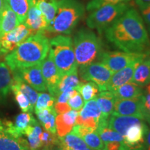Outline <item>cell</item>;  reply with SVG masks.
<instances>
[{"label": "cell", "mask_w": 150, "mask_h": 150, "mask_svg": "<svg viewBox=\"0 0 150 150\" xmlns=\"http://www.w3.org/2000/svg\"><path fill=\"white\" fill-rule=\"evenodd\" d=\"M106 39L123 52L150 54V40L142 17L129 8L105 30Z\"/></svg>", "instance_id": "1"}, {"label": "cell", "mask_w": 150, "mask_h": 150, "mask_svg": "<svg viewBox=\"0 0 150 150\" xmlns=\"http://www.w3.org/2000/svg\"><path fill=\"white\" fill-rule=\"evenodd\" d=\"M49 50L50 40L45 32L36 33L30 35L13 51L6 54L5 61L13 72L40 63L47 56Z\"/></svg>", "instance_id": "2"}, {"label": "cell", "mask_w": 150, "mask_h": 150, "mask_svg": "<svg viewBox=\"0 0 150 150\" xmlns=\"http://www.w3.org/2000/svg\"><path fill=\"white\" fill-rule=\"evenodd\" d=\"M85 8L79 0H59L57 12L46 31L70 35L83 17Z\"/></svg>", "instance_id": "3"}, {"label": "cell", "mask_w": 150, "mask_h": 150, "mask_svg": "<svg viewBox=\"0 0 150 150\" xmlns=\"http://www.w3.org/2000/svg\"><path fill=\"white\" fill-rule=\"evenodd\" d=\"M74 51L78 66H84L99 60L102 54L101 39L91 30L81 29L74 37Z\"/></svg>", "instance_id": "4"}, {"label": "cell", "mask_w": 150, "mask_h": 150, "mask_svg": "<svg viewBox=\"0 0 150 150\" xmlns=\"http://www.w3.org/2000/svg\"><path fill=\"white\" fill-rule=\"evenodd\" d=\"M49 53L61 76L78 70L71 37L59 35L50 39Z\"/></svg>", "instance_id": "5"}, {"label": "cell", "mask_w": 150, "mask_h": 150, "mask_svg": "<svg viewBox=\"0 0 150 150\" xmlns=\"http://www.w3.org/2000/svg\"><path fill=\"white\" fill-rule=\"evenodd\" d=\"M129 8L127 3L104 6L92 11L86 19V24L102 33Z\"/></svg>", "instance_id": "6"}, {"label": "cell", "mask_w": 150, "mask_h": 150, "mask_svg": "<svg viewBox=\"0 0 150 150\" xmlns=\"http://www.w3.org/2000/svg\"><path fill=\"white\" fill-rule=\"evenodd\" d=\"M149 54L126 52H103L99 60L112 73H115L134 62L140 61Z\"/></svg>", "instance_id": "7"}, {"label": "cell", "mask_w": 150, "mask_h": 150, "mask_svg": "<svg viewBox=\"0 0 150 150\" xmlns=\"http://www.w3.org/2000/svg\"><path fill=\"white\" fill-rule=\"evenodd\" d=\"M113 74L101 62L79 67V75L83 81H92L98 87L99 92L106 91V85Z\"/></svg>", "instance_id": "8"}, {"label": "cell", "mask_w": 150, "mask_h": 150, "mask_svg": "<svg viewBox=\"0 0 150 150\" xmlns=\"http://www.w3.org/2000/svg\"><path fill=\"white\" fill-rule=\"evenodd\" d=\"M35 34L24 23L20 24L12 31L0 35V55H6L13 51L20 43L30 35Z\"/></svg>", "instance_id": "9"}, {"label": "cell", "mask_w": 150, "mask_h": 150, "mask_svg": "<svg viewBox=\"0 0 150 150\" xmlns=\"http://www.w3.org/2000/svg\"><path fill=\"white\" fill-rule=\"evenodd\" d=\"M41 71L50 94L54 98L57 97V88L61 79L51 55L48 53L45 59L41 62Z\"/></svg>", "instance_id": "10"}, {"label": "cell", "mask_w": 150, "mask_h": 150, "mask_svg": "<svg viewBox=\"0 0 150 150\" xmlns=\"http://www.w3.org/2000/svg\"><path fill=\"white\" fill-rule=\"evenodd\" d=\"M40 63L31 67L19 69L12 72L16 73L25 83L36 91L44 92L47 90V88L42 76Z\"/></svg>", "instance_id": "11"}, {"label": "cell", "mask_w": 150, "mask_h": 150, "mask_svg": "<svg viewBox=\"0 0 150 150\" xmlns=\"http://www.w3.org/2000/svg\"><path fill=\"white\" fill-rule=\"evenodd\" d=\"M142 95L132 99L116 98L112 114L135 116L144 120L142 113Z\"/></svg>", "instance_id": "12"}, {"label": "cell", "mask_w": 150, "mask_h": 150, "mask_svg": "<svg viewBox=\"0 0 150 150\" xmlns=\"http://www.w3.org/2000/svg\"><path fill=\"white\" fill-rule=\"evenodd\" d=\"M27 140L10 134L2 120H0V150H29Z\"/></svg>", "instance_id": "13"}, {"label": "cell", "mask_w": 150, "mask_h": 150, "mask_svg": "<svg viewBox=\"0 0 150 150\" xmlns=\"http://www.w3.org/2000/svg\"><path fill=\"white\" fill-rule=\"evenodd\" d=\"M24 24L33 31V33H42L46 31L48 22L39 10L36 4V0H33Z\"/></svg>", "instance_id": "14"}, {"label": "cell", "mask_w": 150, "mask_h": 150, "mask_svg": "<svg viewBox=\"0 0 150 150\" xmlns=\"http://www.w3.org/2000/svg\"><path fill=\"white\" fill-rule=\"evenodd\" d=\"M145 122L143 119L135 116L119 115L111 114L108 118V127L117 131L123 137L131 126Z\"/></svg>", "instance_id": "15"}, {"label": "cell", "mask_w": 150, "mask_h": 150, "mask_svg": "<svg viewBox=\"0 0 150 150\" xmlns=\"http://www.w3.org/2000/svg\"><path fill=\"white\" fill-rule=\"evenodd\" d=\"M139 62H134L125 68L113 73L106 85V91L112 92L115 91L120 86L131 81L135 68Z\"/></svg>", "instance_id": "16"}, {"label": "cell", "mask_w": 150, "mask_h": 150, "mask_svg": "<svg viewBox=\"0 0 150 150\" xmlns=\"http://www.w3.org/2000/svg\"><path fill=\"white\" fill-rule=\"evenodd\" d=\"M78 115V110L73 109L65 113L57 114L56 117V135L59 138H63L72 131Z\"/></svg>", "instance_id": "17"}, {"label": "cell", "mask_w": 150, "mask_h": 150, "mask_svg": "<svg viewBox=\"0 0 150 150\" xmlns=\"http://www.w3.org/2000/svg\"><path fill=\"white\" fill-rule=\"evenodd\" d=\"M20 24L17 15L4 0L3 8L0 13V35L12 31Z\"/></svg>", "instance_id": "18"}, {"label": "cell", "mask_w": 150, "mask_h": 150, "mask_svg": "<svg viewBox=\"0 0 150 150\" xmlns=\"http://www.w3.org/2000/svg\"><path fill=\"white\" fill-rule=\"evenodd\" d=\"M131 81L144 88L150 83V55L145 56L135 68Z\"/></svg>", "instance_id": "19"}, {"label": "cell", "mask_w": 150, "mask_h": 150, "mask_svg": "<svg viewBox=\"0 0 150 150\" xmlns=\"http://www.w3.org/2000/svg\"><path fill=\"white\" fill-rule=\"evenodd\" d=\"M95 99L98 103L102 112L101 117L108 119L113 111L114 103L116 99L115 95L110 91H102L100 93L97 94Z\"/></svg>", "instance_id": "20"}, {"label": "cell", "mask_w": 150, "mask_h": 150, "mask_svg": "<svg viewBox=\"0 0 150 150\" xmlns=\"http://www.w3.org/2000/svg\"><path fill=\"white\" fill-rule=\"evenodd\" d=\"M6 62H0V102L8 96L11 90L13 74Z\"/></svg>", "instance_id": "21"}, {"label": "cell", "mask_w": 150, "mask_h": 150, "mask_svg": "<svg viewBox=\"0 0 150 150\" xmlns=\"http://www.w3.org/2000/svg\"><path fill=\"white\" fill-rule=\"evenodd\" d=\"M112 93L117 99H132L141 96L143 88L134 82L130 81L120 86Z\"/></svg>", "instance_id": "22"}, {"label": "cell", "mask_w": 150, "mask_h": 150, "mask_svg": "<svg viewBox=\"0 0 150 150\" xmlns=\"http://www.w3.org/2000/svg\"><path fill=\"white\" fill-rule=\"evenodd\" d=\"M45 130L56 134V117L57 115L54 107L35 112Z\"/></svg>", "instance_id": "23"}, {"label": "cell", "mask_w": 150, "mask_h": 150, "mask_svg": "<svg viewBox=\"0 0 150 150\" xmlns=\"http://www.w3.org/2000/svg\"><path fill=\"white\" fill-rule=\"evenodd\" d=\"M59 146L63 150H83L88 147L84 140L72 131L63 138H59Z\"/></svg>", "instance_id": "24"}, {"label": "cell", "mask_w": 150, "mask_h": 150, "mask_svg": "<svg viewBox=\"0 0 150 150\" xmlns=\"http://www.w3.org/2000/svg\"><path fill=\"white\" fill-rule=\"evenodd\" d=\"M42 131V129L38 122H37L35 125L28 127L26 129L24 136H27L28 138L27 141L29 143V149L39 150L40 148H42L40 138Z\"/></svg>", "instance_id": "25"}, {"label": "cell", "mask_w": 150, "mask_h": 150, "mask_svg": "<svg viewBox=\"0 0 150 150\" xmlns=\"http://www.w3.org/2000/svg\"><path fill=\"white\" fill-rule=\"evenodd\" d=\"M32 1L33 0H5L8 6L17 15L20 24L24 23L27 18Z\"/></svg>", "instance_id": "26"}, {"label": "cell", "mask_w": 150, "mask_h": 150, "mask_svg": "<svg viewBox=\"0 0 150 150\" xmlns=\"http://www.w3.org/2000/svg\"><path fill=\"white\" fill-rule=\"evenodd\" d=\"M81 83L78 76V70L62 76L57 88V96L62 92L76 90Z\"/></svg>", "instance_id": "27"}, {"label": "cell", "mask_w": 150, "mask_h": 150, "mask_svg": "<svg viewBox=\"0 0 150 150\" xmlns=\"http://www.w3.org/2000/svg\"><path fill=\"white\" fill-rule=\"evenodd\" d=\"M37 122L31 112H23L16 116L13 127L19 136L22 137L28 127L35 125Z\"/></svg>", "instance_id": "28"}, {"label": "cell", "mask_w": 150, "mask_h": 150, "mask_svg": "<svg viewBox=\"0 0 150 150\" xmlns=\"http://www.w3.org/2000/svg\"><path fill=\"white\" fill-rule=\"evenodd\" d=\"M59 0H36V4L43 16L45 18L48 24L51 22L57 12Z\"/></svg>", "instance_id": "29"}, {"label": "cell", "mask_w": 150, "mask_h": 150, "mask_svg": "<svg viewBox=\"0 0 150 150\" xmlns=\"http://www.w3.org/2000/svg\"><path fill=\"white\" fill-rule=\"evenodd\" d=\"M79 116L82 119H97L99 120L102 112L98 103L95 98L86 102L85 105L79 112Z\"/></svg>", "instance_id": "30"}, {"label": "cell", "mask_w": 150, "mask_h": 150, "mask_svg": "<svg viewBox=\"0 0 150 150\" xmlns=\"http://www.w3.org/2000/svg\"><path fill=\"white\" fill-rule=\"evenodd\" d=\"M76 90L81 95L84 102L95 98L99 92L98 87L95 83L92 81L86 82L83 81H81Z\"/></svg>", "instance_id": "31"}, {"label": "cell", "mask_w": 150, "mask_h": 150, "mask_svg": "<svg viewBox=\"0 0 150 150\" xmlns=\"http://www.w3.org/2000/svg\"><path fill=\"white\" fill-rule=\"evenodd\" d=\"M96 132L104 142L112 141H124V137L117 131L108 128V127H97Z\"/></svg>", "instance_id": "32"}, {"label": "cell", "mask_w": 150, "mask_h": 150, "mask_svg": "<svg viewBox=\"0 0 150 150\" xmlns=\"http://www.w3.org/2000/svg\"><path fill=\"white\" fill-rule=\"evenodd\" d=\"M81 138L91 149L93 150H105L104 142L95 131L87 134Z\"/></svg>", "instance_id": "33"}, {"label": "cell", "mask_w": 150, "mask_h": 150, "mask_svg": "<svg viewBox=\"0 0 150 150\" xmlns=\"http://www.w3.org/2000/svg\"><path fill=\"white\" fill-rule=\"evenodd\" d=\"M56 99L50 94L46 93H39L34 106L35 112L45 109V108H53Z\"/></svg>", "instance_id": "34"}, {"label": "cell", "mask_w": 150, "mask_h": 150, "mask_svg": "<svg viewBox=\"0 0 150 150\" xmlns=\"http://www.w3.org/2000/svg\"><path fill=\"white\" fill-rule=\"evenodd\" d=\"M142 113L145 121L150 127V83L143 89L142 95Z\"/></svg>", "instance_id": "35"}, {"label": "cell", "mask_w": 150, "mask_h": 150, "mask_svg": "<svg viewBox=\"0 0 150 150\" xmlns=\"http://www.w3.org/2000/svg\"><path fill=\"white\" fill-rule=\"evenodd\" d=\"M40 138L42 148H48L50 149L54 146L59 145V138L57 135L50 131H42Z\"/></svg>", "instance_id": "36"}, {"label": "cell", "mask_w": 150, "mask_h": 150, "mask_svg": "<svg viewBox=\"0 0 150 150\" xmlns=\"http://www.w3.org/2000/svg\"><path fill=\"white\" fill-rule=\"evenodd\" d=\"M11 91L13 93L16 102L22 112H31L33 111V109L31 108L29 99H27V97L21 91H19L18 89L16 88H11Z\"/></svg>", "instance_id": "37"}, {"label": "cell", "mask_w": 150, "mask_h": 150, "mask_svg": "<svg viewBox=\"0 0 150 150\" xmlns=\"http://www.w3.org/2000/svg\"><path fill=\"white\" fill-rule=\"evenodd\" d=\"M131 0H91L86 6V9L88 11H93L106 5L128 3Z\"/></svg>", "instance_id": "38"}, {"label": "cell", "mask_w": 150, "mask_h": 150, "mask_svg": "<svg viewBox=\"0 0 150 150\" xmlns=\"http://www.w3.org/2000/svg\"><path fill=\"white\" fill-rule=\"evenodd\" d=\"M67 104L70 106V108L73 110H80L84 105V101L82 98L81 95L80 93L76 91L74 95H73L72 97L67 101Z\"/></svg>", "instance_id": "39"}, {"label": "cell", "mask_w": 150, "mask_h": 150, "mask_svg": "<svg viewBox=\"0 0 150 150\" xmlns=\"http://www.w3.org/2000/svg\"><path fill=\"white\" fill-rule=\"evenodd\" d=\"M105 150H129L125 141H112L104 142Z\"/></svg>", "instance_id": "40"}, {"label": "cell", "mask_w": 150, "mask_h": 150, "mask_svg": "<svg viewBox=\"0 0 150 150\" xmlns=\"http://www.w3.org/2000/svg\"><path fill=\"white\" fill-rule=\"evenodd\" d=\"M93 131H95V130L91 128H88V127H86L84 126H82V125H76V126L73 127L72 132L74 133V134H76V136H79L80 138H82V137L85 136L87 134H89V133L93 132Z\"/></svg>", "instance_id": "41"}, {"label": "cell", "mask_w": 150, "mask_h": 150, "mask_svg": "<svg viewBox=\"0 0 150 150\" xmlns=\"http://www.w3.org/2000/svg\"><path fill=\"white\" fill-rule=\"evenodd\" d=\"M140 10L141 12L142 20L146 23V25L147 26L148 30L150 33V4L140 8Z\"/></svg>", "instance_id": "42"}, {"label": "cell", "mask_w": 150, "mask_h": 150, "mask_svg": "<svg viewBox=\"0 0 150 150\" xmlns=\"http://www.w3.org/2000/svg\"><path fill=\"white\" fill-rule=\"evenodd\" d=\"M76 92V90H72L70 91H64L62 92L58 95L57 97L56 98V102H62V103H67L68 99L74 95V93Z\"/></svg>", "instance_id": "43"}, {"label": "cell", "mask_w": 150, "mask_h": 150, "mask_svg": "<svg viewBox=\"0 0 150 150\" xmlns=\"http://www.w3.org/2000/svg\"><path fill=\"white\" fill-rule=\"evenodd\" d=\"M54 108L55 110L56 114H62L65 112L70 111L72 110L70 106H69L67 103H62V102H56L54 104Z\"/></svg>", "instance_id": "44"}, {"label": "cell", "mask_w": 150, "mask_h": 150, "mask_svg": "<svg viewBox=\"0 0 150 150\" xmlns=\"http://www.w3.org/2000/svg\"><path fill=\"white\" fill-rule=\"evenodd\" d=\"M135 1L140 8L150 4V0H135Z\"/></svg>", "instance_id": "45"}, {"label": "cell", "mask_w": 150, "mask_h": 150, "mask_svg": "<svg viewBox=\"0 0 150 150\" xmlns=\"http://www.w3.org/2000/svg\"><path fill=\"white\" fill-rule=\"evenodd\" d=\"M4 6V0H0V13H1V10H2Z\"/></svg>", "instance_id": "46"}, {"label": "cell", "mask_w": 150, "mask_h": 150, "mask_svg": "<svg viewBox=\"0 0 150 150\" xmlns=\"http://www.w3.org/2000/svg\"><path fill=\"white\" fill-rule=\"evenodd\" d=\"M83 150H93V149H91V148H89V147H87V148H86V149H83Z\"/></svg>", "instance_id": "47"}, {"label": "cell", "mask_w": 150, "mask_h": 150, "mask_svg": "<svg viewBox=\"0 0 150 150\" xmlns=\"http://www.w3.org/2000/svg\"><path fill=\"white\" fill-rule=\"evenodd\" d=\"M41 150H50V149H48V148H42Z\"/></svg>", "instance_id": "48"}, {"label": "cell", "mask_w": 150, "mask_h": 150, "mask_svg": "<svg viewBox=\"0 0 150 150\" xmlns=\"http://www.w3.org/2000/svg\"><path fill=\"white\" fill-rule=\"evenodd\" d=\"M29 150H31V149H29Z\"/></svg>", "instance_id": "49"}]
</instances>
